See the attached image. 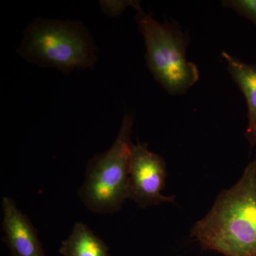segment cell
<instances>
[{
	"mask_svg": "<svg viewBox=\"0 0 256 256\" xmlns=\"http://www.w3.org/2000/svg\"><path fill=\"white\" fill-rule=\"evenodd\" d=\"M168 176L166 162L162 156L150 151L148 144L138 141L131 146L129 166L128 200L141 208L174 203L175 196H164V190Z\"/></svg>",
	"mask_w": 256,
	"mask_h": 256,
	"instance_id": "obj_5",
	"label": "cell"
},
{
	"mask_svg": "<svg viewBox=\"0 0 256 256\" xmlns=\"http://www.w3.org/2000/svg\"><path fill=\"white\" fill-rule=\"evenodd\" d=\"M133 8L134 20L144 40L146 66L170 95H184L200 76L196 64L186 58L188 32L174 20H166L164 23L156 21L152 14L144 12L139 1H136Z\"/></svg>",
	"mask_w": 256,
	"mask_h": 256,
	"instance_id": "obj_3",
	"label": "cell"
},
{
	"mask_svg": "<svg viewBox=\"0 0 256 256\" xmlns=\"http://www.w3.org/2000/svg\"><path fill=\"white\" fill-rule=\"evenodd\" d=\"M191 237L204 250L224 256H256V160L232 188L192 227Z\"/></svg>",
	"mask_w": 256,
	"mask_h": 256,
	"instance_id": "obj_1",
	"label": "cell"
},
{
	"mask_svg": "<svg viewBox=\"0 0 256 256\" xmlns=\"http://www.w3.org/2000/svg\"><path fill=\"white\" fill-rule=\"evenodd\" d=\"M98 50L82 22L40 18L25 28L16 52L28 63L68 74L94 68Z\"/></svg>",
	"mask_w": 256,
	"mask_h": 256,
	"instance_id": "obj_2",
	"label": "cell"
},
{
	"mask_svg": "<svg viewBox=\"0 0 256 256\" xmlns=\"http://www.w3.org/2000/svg\"><path fill=\"white\" fill-rule=\"evenodd\" d=\"M58 252L63 256H110L106 242L80 222L74 224L72 233L62 242Z\"/></svg>",
	"mask_w": 256,
	"mask_h": 256,
	"instance_id": "obj_8",
	"label": "cell"
},
{
	"mask_svg": "<svg viewBox=\"0 0 256 256\" xmlns=\"http://www.w3.org/2000/svg\"><path fill=\"white\" fill-rule=\"evenodd\" d=\"M222 6L235 12L256 26V0H223Z\"/></svg>",
	"mask_w": 256,
	"mask_h": 256,
	"instance_id": "obj_9",
	"label": "cell"
},
{
	"mask_svg": "<svg viewBox=\"0 0 256 256\" xmlns=\"http://www.w3.org/2000/svg\"><path fill=\"white\" fill-rule=\"evenodd\" d=\"M2 210L3 242L9 248L11 256H46L36 228L14 200L3 197Z\"/></svg>",
	"mask_w": 256,
	"mask_h": 256,
	"instance_id": "obj_6",
	"label": "cell"
},
{
	"mask_svg": "<svg viewBox=\"0 0 256 256\" xmlns=\"http://www.w3.org/2000/svg\"><path fill=\"white\" fill-rule=\"evenodd\" d=\"M226 68L247 102L248 126L245 137L250 148H256V64L242 62L228 52H222Z\"/></svg>",
	"mask_w": 256,
	"mask_h": 256,
	"instance_id": "obj_7",
	"label": "cell"
},
{
	"mask_svg": "<svg viewBox=\"0 0 256 256\" xmlns=\"http://www.w3.org/2000/svg\"><path fill=\"white\" fill-rule=\"evenodd\" d=\"M134 116L126 112L117 138L108 150L89 160L78 196L97 214H114L128 200L131 133Z\"/></svg>",
	"mask_w": 256,
	"mask_h": 256,
	"instance_id": "obj_4",
	"label": "cell"
},
{
	"mask_svg": "<svg viewBox=\"0 0 256 256\" xmlns=\"http://www.w3.org/2000/svg\"><path fill=\"white\" fill-rule=\"evenodd\" d=\"M136 0H120V1H110V0H101L99 2V6L101 11L109 18H116L122 14L128 6L133 8Z\"/></svg>",
	"mask_w": 256,
	"mask_h": 256,
	"instance_id": "obj_10",
	"label": "cell"
}]
</instances>
